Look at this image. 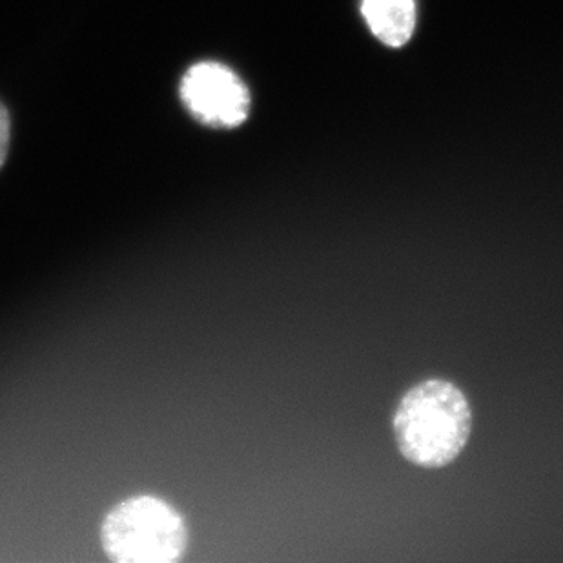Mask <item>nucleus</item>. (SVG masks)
Returning <instances> with one entry per match:
<instances>
[{"instance_id": "obj_5", "label": "nucleus", "mask_w": 563, "mask_h": 563, "mask_svg": "<svg viewBox=\"0 0 563 563\" xmlns=\"http://www.w3.org/2000/svg\"><path fill=\"white\" fill-rule=\"evenodd\" d=\"M11 148V118L4 102L0 101V170L4 168Z\"/></svg>"}, {"instance_id": "obj_3", "label": "nucleus", "mask_w": 563, "mask_h": 563, "mask_svg": "<svg viewBox=\"0 0 563 563\" xmlns=\"http://www.w3.org/2000/svg\"><path fill=\"white\" fill-rule=\"evenodd\" d=\"M183 107L196 123L216 130H234L251 115L252 97L245 80L227 64H191L179 85Z\"/></svg>"}, {"instance_id": "obj_4", "label": "nucleus", "mask_w": 563, "mask_h": 563, "mask_svg": "<svg viewBox=\"0 0 563 563\" xmlns=\"http://www.w3.org/2000/svg\"><path fill=\"white\" fill-rule=\"evenodd\" d=\"M362 15L374 37L388 48H401L415 35L416 0H362Z\"/></svg>"}, {"instance_id": "obj_1", "label": "nucleus", "mask_w": 563, "mask_h": 563, "mask_svg": "<svg viewBox=\"0 0 563 563\" xmlns=\"http://www.w3.org/2000/svg\"><path fill=\"white\" fill-rule=\"evenodd\" d=\"M393 429L405 460L421 468H441L465 451L473 410L462 388L431 377L399 399Z\"/></svg>"}, {"instance_id": "obj_2", "label": "nucleus", "mask_w": 563, "mask_h": 563, "mask_svg": "<svg viewBox=\"0 0 563 563\" xmlns=\"http://www.w3.org/2000/svg\"><path fill=\"white\" fill-rule=\"evenodd\" d=\"M102 553L112 563H179L190 531L181 512L155 495H133L102 518Z\"/></svg>"}]
</instances>
